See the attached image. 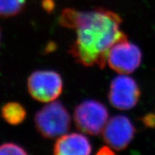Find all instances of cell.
I'll return each instance as SVG.
<instances>
[{"instance_id":"cell-1","label":"cell","mask_w":155,"mask_h":155,"mask_svg":"<svg viewBox=\"0 0 155 155\" xmlns=\"http://www.w3.org/2000/svg\"><path fill=\"white\" fill-rule=\"evenodd\" d=\"M58 22L75 32L76 37L70 46L69 54L86 67L105 68L111 48L127 40L121 29V17L105 8L89 11L66 8L62 11Z\"/></svg>"},{"instance_id":"cell-2","label":"cell","mask_w":155,"mask_h":155,"mask_svg":"<svg viewBox=\"0 0 155 155\" xmlns=\"http://www.w3.org/2000/svg\"><path fill=\"white\" fill-rule=\"evenodd\" d=\"M37 130L45 139H55L65 134L71 126L67 108L60 101H52L39 110L35 116Z\"/></svg>"},{"instance_id":"cell-3","label":"cell","mask_w":155,"mask_h":155,"mask_svg":"<svg viewBox=\"0 0 155 155\" xmlns=\"http://www.w3.org/2000/svg\"><path fill=\"white\" fill-rule=\"evenodd\" d=\"M73 119L81 131L89 135H98L107 124L108 111L101 102L86 100L75 107Z\"/></svg>"},{"instance_id":"cell-4","label":"cell","mask_w":155,"mask_h":155,"mask_svg":"<svg viewBox=\"0 0 155 155\" xmlns=\"http://www.w3.org/2000/svg\"><path fill=\"white\" fill-rule=\"evenodd\" d=\"M63 88V79L56 71H36L28 78V92L38 101H54L61 96Z\"/></svg>"},{"instance_id":"cell-5","label":"cell","mask_w":155,"mask_h":155,"mask_svg":"<svg viewBox=\"0 0 155 155\" xmlns=\"http://www.w3.org/2000/svg\"><path fill=\"white\" fill-rule=\"evenodd\" d=\"M141 58L139 48L127 39L117 42L111 48L108 55L107 63L115 72L127 75L138 68Z\"/></svg>"},{"instance_id":"cell-6","label":"cell","mask_w":155,"mask_h":155,"mask_svg":"<svg viewBox=\"0 0 155 155\" xmlns=\"http://www.w3.org/2000/svg\"><path fill=\"white\" fill-rule=\"evenodd\" d=\"M140 95V89L134 79L121 74L111 81L108 97L114 108L129 110L137 105Z\"/></svg>"},{"instance_id":"cell-7","label":"cell","mask_w":155,"mask_h":155,"mask_svg":"<svg viewBox=\"0 0 155 155\" xmlns=\"http://www.w3.org/2000/svg\"><path fill=\"white\" fill-rule=\"evenodd\" d=\"M102 132L108 147L114 150L121 151L125 150L132 141L135 128L127 116L117 115L108 120Z\"/></svg>"},{"instance_id":"cell-8","label":"cell","mask_w":155,"mask_h":155,"mask_svg":"<svg viewBox=\"0 0 155 155\" xmlns=\"http://www.w3.org/2000/svg\"><path fill=\"white\" fill-rule=\"evenodd\" d=\"M91 141L81 133L65 134L57 139L53 147L56 155H88L91 153Z\"/></svg>"},{"instance_id":"cell-9","label":"cell","mask_w":155,"mask_h":155,"mask_svg":"<svg viewBox=\"0 0 155 155\" xmlns=\"http://www.w3.org/2000/svg\"><path fill=\"white\" fill-rule=\"evenodd\" d=\"M1 114L5 121L9 124L17 126L25 121L27 116L25 108L17 102H9L3 106Z\"/></svg>"},{"instance_id":"cell-10","label":"cell","mask_w":155,"mask_h":155,"mask_svg":"<svg viewBox=\"0 0 155 155\" xmlns=\"http://www.w3.org/2000/svg\"><path fill=\"white\" fill-rule=\"evenodd\" d=\"M26 4L27 0H0V17L7 18L20 14Z\"/></svg>"},{"instance_id":"cell-11","label":"cell","mask_w":155,"mask_h":155,"mask_svg":"<svg viewBox=\"0 0 155 155\" xmlns=\"http://www.w3.org/2000/svg\"><path fill=\"white\" fill-rule=\"evenodd\" d=\"M28 152L23 147L15 143H5L0 145V154H21L25 155Z\"/></svg>"},{"instance_id":"cell-12","label":"cell","mask_w":155,"mask_h":155,"mask_svg":"<svg viewBox=\"0 0 155 155\" xmlns=\"http://www.w3.org/2000/svg\"><path fill=\"white\" fill-rule=\"evenodd\" d=\"M143 123L146 127H155V115L154 114H147L143 118Z\"/></svg>"},{"instance_id":"cell-13","label":"cell","mask_w":155,"mask_h":155,"mask_svg":"<svg viewBox=\"0 0 155 155\" xmlns=\"http://www.w3.org/2000/svg\"><path fill=\"white\" fill-rule=\"evenodd\" d=\"M55 2L54 0H42V7L47 12H51L55 9Z\"/></svg>"},{"instance_id":"cell-14","label":"cell","mask_w":155,"mask_h":155,"mask_svg":"<svg viewBox=\"0 0 155 155\" xmlns=\"http://www.w3.org/2000/svg\"><path fill=\"white\" fill-rule=\"evenodd\" d=\"M0 38H1V32H0Z\"/></svg>"}]
</instances>
